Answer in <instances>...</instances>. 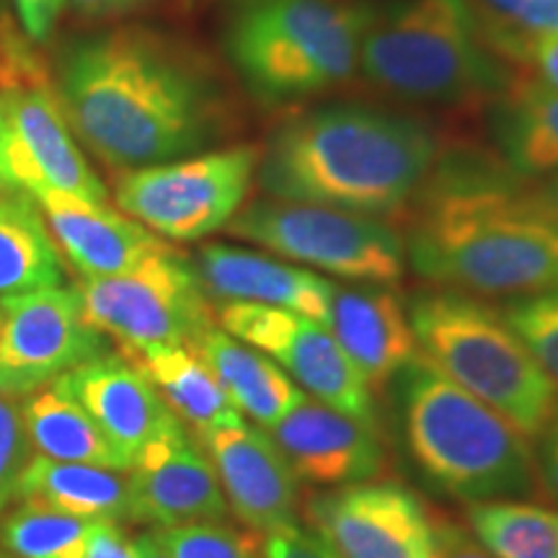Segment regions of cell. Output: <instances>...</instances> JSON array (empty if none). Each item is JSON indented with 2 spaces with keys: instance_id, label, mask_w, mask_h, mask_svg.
I'll use <instances>...</instances> for the list:
<instances>
[{
  "instance_id": "7bdbcfd3",
  "label": "cell",
  "mask_w": 558,
  "mask_h": 558,
  "mask_svg": "<svg viewBox=\"0 0 558 558\" xmlns=\"http://www.w3.org/2000/svg\"><path fill=\"white\" fill-rule=\"evenodd\" d=\"M0 331H3V311H0Z\"/></svg>"
},
{
  "instance_id": "f1b7e54d",
  "label": "cell",
  "mask_w": 558,
  "mask_h": 558,
  "mask_svg": "<svg viewBox=\"0 0 558 558\" xmlns=\"http://www.w3.org/2000/svg\"><path fill=\"white\" fill-rule=\"evenodd\" d=\"M90 527V520L24 501L0 525V543L16 558H86Z\"/></svg>"
},
{
  "instance_id": "f6af8a7d",
  "label": "cell",
  "mask_w": 558,
  "mask_h": 558,
  "mask_svg": "<svg viewBox=\"0 0 558 558\" xmlns=\"http://www.w3.org/2000/svg\"><path fill=\"white\" fill-rule=\"evenodd\" d=\"M0 192H9V190H3V186H0Z\"/></svg>"
},
{
  "instance_id": "e575fe53",
  "label": "cell",
  "mask_w": 558,
  "mask_h": 558,
  "mask_svg": "<svg viewBox=\"0 0 558 558\" xmlns=\"http://www.w3.org/2000/svg\"><path fill=\"white\" fill-rule=\"evenodd\" d=\"M13 19L24 29L32 45H41L58 29V21L65 11L68 0H9Z\"/></svg>"
},
{
  "instance_id": "cb8c5ba5",
  "label": "cell",
  "mask_w": 558,
  "mask_h": 558,
  "mask_svg": "<svg viewBox=\"0 0 558 558\" xmlns=\"http://www.w3.org/2000/svg\"><path fill=\"white\" fill-rule=\"evenodd\" d=\"M81 520H122L130 512V478L99 465L32 458L19 478V497Z\"/></svg>"
},
{
  "instance_id": "4dcf8cb0",
  "label": "cell",
  "mask_w": 558,
  "mask_h": 558,
  "mask_svg": "<svg viewBox=\"0 0 558 558\" xmlns=\"http://www.w3.org/2000/svg\"><path fill=\"white\" fill-rule=\"evenodd\" d=\"M501 316L558 388V290L512 298Z\"/></svg>"
},
{
  "instance_id": "8992f818",
  "label": "cell",
  "mask_w": 558,
  "mask_h": 558,
  "mask_svg": "<svg viewBox=\"0 0 558 558\" xmlns=\"http://www.w3.org/2000/svg\"><path fill=\"white\" fill-rule=\"evenodd\" d=\"M373 0H241L226 52L251 96L290 107L347 83L360 70Z\"/></svg>"
},
{
  "instance_id": "d6a6232c",
  "label": "cell",
  "mask_w": 558,
  "mask_h": 558,
  "mask_svg": "<svg viewBox=\"0 0 558 558\" xmlns=\"http://www.w3.org/2000/svg\"><path fill=\"white\" fill-rule=\"evenodd\" d=\"M32 460L21 399L0 393V512L19 497V478Z\"/></svg>"
},
{
  "instance_id": "484cf974",
  "label": "cell",
  "mask_w": 558,
  "mask_h": 558,
  "mask_svg": "<svg viewBox=\"0 0 558 558\" xmlns=\"http://www.w3.org/2000/svg\"><path fill=\"white\" fill-rule=\"evenodd\" d=\"M148 375L171 414L190 424L197 435L235 427L243 422L220 380L190 347H158L140 354H124Z\"/></svg>"
},
{
  "instance_id": "60d3db41",
  "label": "cell",
  "mask_w": 558,
  "mask_h": 558,
  "mask_svg": "<svg viewBox=\"0 0 558 558\" xmlns=\"http://www.w3.org/2000/svg\"><path fill=\"white\" fill-rule=\"evenodd\" d=\"M530 192H533V199L546 209L550 218L558 220V173L541 181H530Z\"/></svg>"
},
{
  "instance_id": "2e32d148",
  "label": "cell",
  "mask_w": 558,
  "mask_h": 558,
  "mask_svg": "<svg viewBox=\"0 0 558 558\" xmlns=\"http://www.w3.org/2000/svg\"><path fill=\"white\" fill-rule=\"evenodd\" d=\"M269 432L295 478L316 486L365 484L383 476L388 465L378 424L308 396Z\"/></svg>"
},
{
  "instance_id": "f546056e",
  "label": "cell",
  "mask_w": 558,
  "mask_h": 558,
  "mask_svg": "<svg viewBox=\"0 0 558 558\" xmlns=\"http://www.w3.org/2000/svg\"><path fill=\"white\" fill-rule=\"evenodd\" d=\"M481 19H484L486 45L499 60L522 68L527 75L558 90V34L518 29L488 16L486 11H481Z\"/></svg>"
},
{
  "instance_id": "d590c367",
  "label": "cell",
  "mask_w": 558,
  "mask_h": 558,
  "mask_svg": "<svg viewBox=\"0 0 558 558\" xmlns=\"http://www.w3.org/2000/svg\"><path fill=\"white\" fill-rule=\"evenodd\" d=\"M262 558H333L308 530L292 525L262 535Z\"/></svg>"
},
{
  "instance_id": "3957f363",
  "label": "cell",
  "mask_w": 558,
  "mask_h": 558,
  "mask_svg": "<svg viewBox=\"0 0 558 558\" xmlns=\"http://www.w3.org/2000/svg\"><path fill=\"white\" fill-rule=\"evenodd\" d=\"M437 158V137L414 117L367 104H326L271 132L256 179L275 199L380 218L414 202Z\"/></svg>"
},
{
  "instance_id": "7c38bea8",
  "label": "cell",
  "mask_w": 558,
  "mask_h": 558,
  "mask_svg": "<svg viewBox=\"0 0 558 558\" xmlns=\"http://www.w3.org/2000/svg\"><path fill=\"white\" fill-rule=\"evenodd\" d=\"M215 324L275 360L303 393L347 414L375 422L373 390L324 324L303 313L256 303H220Z\"/></svg>"
},
{
  "instance_id": "5bb4252c",
  "label": "cell",
  "mask_w": 558,
  "mask_h": 558,
  "mask_svg": "<svg viewBox=\"0 0 558 558\" xmlns=\"http://www.w3.org/2000/svg\"><path fill=\"white\" fill-rule=\"evenodd\" d=\"M305 522L333 558H435L432 514L393 481L311 494Z\"/></svg>"
},
{
  "instance_id": "ab89813d",
  "label": "cell",
  "mask_w": 558,
  "mask_h": 558,
  "mask_svg": "<svg viewBox=\"0 0 558 558\" xmlns=\"http://www.w3.org/2000/svg\"><path fill=\"white\" fill-rule=\"evenodd\" d=\"M81 16H90V19H99V16H117V13H128L135 11L140 5H145L148 0H68Z\"/></svg>"
},
{
  "instance_id": "52a82bcc",
  "label": "cell",
  "mask_w": 558,
  "mask_h": 558,
  "mask_svg": "<svg viewBox=\"0 0 558 558\" xmlns=\"http://www.w3.org/2000/svg\"><path fill=\"white\" fill-rule=\"evenodd\" d=\"M407 316L418 354L522 437L538 439L556 422L558 388L501 311L445 288L411 298Z\"/></svg>"
},
{
  "instance_id": "9a60e30c",
  "label": "cell",
  "mask_w": 558,
  "mask_h": 558,
  "mask_svg": "<svg viewBox=\"0 0 558 558\" xmlns=\"http://www.w3.org/2000/svg\"><path fill=\"white\" fill-rule=\"evenodd\" d=\"M228 512L218 473L181 418H171L130 469V520L158 527L220 522Z\"/></svg>"
},
{
  "instance_id": "7a4b0ae2",
  "label": "cell",
  "mask_w": 558,
  "mask_h": 558,
  "mask_svg": "<svg viewBox=\"0 0 558 558\" xmlns=\"http://www.w3.org/2000/svg\"><path fill=\"white\" fill-rule=\"evenodd\" d=\"M407 259L448 290L527 298L558 290V220L497 156L437 158L414 197Z\"/></svg>"
},
{
  "instance_id": "6da1fadb",
  "label": "cell",
  "mask_w": 558,
  "mask_h": 558,
  "mask_svg": "<svg viewBox=\"0 0 558 558\" xmlns=\"http://www.w3.org/2000/svg\"><path fill=\"white\" fill-rule=\"evenodd\" d=\"M54 88L73 135L120 171L194 156L233 128L213 65L184 41L143 26L75 39L60 54Z\"/></svg>"
},
{
  "instance_id": "1f68e13d",
  "label": "cell",
  "mask_w": 558,
  "mask_h": 558,
  "mask_svg": "<svg viewBox=\"0 0 558 558\" xmlns=\"http://www.w3.org/2000/svg\"><path fill=\"white\" fill-rule=\"evenodd\" d=\"M153 535L171 558H262V535L239 533L220 522L158 527Z\"/></svg>"
},
{
  "instance_id": "ac0fdd59",
  "label": "cell",
  "mask_w": 558,
  "mask_h": 558,
  "mask_svg": "<svg viewBox=\"0 0 558 558\" xmlns=\"http://www.w3.org/2000/svg\"><path fill=\"white\" fill-rule=\"evenodd\" d=\"M60 378L124 460L128 473L140 450L177 418L148 375L124 354H101Z\"/></svg>"
},
{
  "instance_id": "8d00e7d4",
  "label": "cell",
  "mask_w": 558,
  "mask_h": 558,
  "mask_svg": "<svg viewBox=\"0 0 558 558\" xmlns=\"http://www.w3.org/2000/svg\"><path fill=\"white\" fill-rule=\"evenodd\" d=\"M432 527H435V558H497L458 522L432 514Z\"/></svg>"
},
{
  "instance_id": "ee69618b",
  "label": "cell",
  "mask_w": 558,
  "mask_h": 558,
  "mask_svg": "<svg viewBox=\"0 0 558 558\" xmlns=\"http://www.w3.org/2000/svg\"><path fill=\"white\" fill-rule=\"evenodd\" d=\"M0 11H5V9H3V0H0Z\"/></svg>"
},
{
  "instance_id": "d4e9b609",
  "label": "cell",
  "mask_w": 558,
  "mask_h": 558,
  "mask_svg": "<svg viewBox=\"0 0 558 558\" xmlns=\"http://www.w3.org/2000/svg\"><path fill=\"white\" fill-rule=\"evenodd\" d=\"M21 414L32 450H39L41 458L128 473L124 460L117 456L88 411L75 401L62 378L24 396Z\"/></svg>"
},
{
  "instance_id": "44dd1931",
  "label": "cell",
  "mask_w": 558,
  "mask_h": 558,
  "mask_svg": "<svg viewBox=\"0 0 558 558\" xmlns=\"http://www.w3.org/2000/svg\"><path fill=\"white\" fill-rule=\"evenodd\" d=\"M197 277L207 298L220 303H256L303 313L326 326L331 279L269 254L205 243L197 254Z\"/></svg>"
},
{
  "instance_id": "5b68a950",
  "label": "cell",
  "mask_w": 558,
  "mask_h": 558,
  "mask_svg": "<svg viewBox=\"0 0 558 558\" xmlns=\"http://www.w3.org/2000/svg\"><path fill=\"white\" fill-rule=\"evenodd\" d=\"M407 448L424 478L450 497L497 501L538 488L535 456L505 416L418 357L401 369Z\"/></svg>"
},
{
  "instance_id": "836d02e7",
  "label": "cell",
  "mask_w": 558,
  "mask_h": 558,
  "mask_svg": "<svg viewBox=\"0 0 558 558\" xmlns=\"http://www.w3.org/2000/svg\"><path fill=\"white\" fill-rule=\"evenodd\" d=\"M488 16L527 32L558 34V0H484Z\"/></svg>"
},
{
  "instance_id": "603a6c76",
  "label": "cell",
  "mask_w": 558,
  "mask_h": 558,
  "mask_svg": "<svg viewBox=\"0 0 558 558\" xmlns=\"http://www.w3.org/2000/svg\"><path fill=\"white\" fill-rule=\"evenodd\" d=\"M190 349L213 369L239 414L251 416L262 429L275 427L279 418L305 399L298 383L275 360L233 339L218 324L209 326Z\"/></svg>"
},
{
  "instance_id": "4316f807",
  "label": "cell",
  "mask_w": 558,
  "mask_h": 558,
  "mask_svg": "<svg viewBox=\"0 0 558 558\" xmlns=\"http://www.w3.org/2000/svg\"><path fill=\"white\" fill-rule=\"evenodd\" d=\"M65 284L58 243L37 199L0 192V298Z\"/></svg>"
},
{
  "instance_id": "b9f144b4",
  "label": "cell",
  "mask_w": 558,
  "mask_h": 558,
  "mask_svg": "<svg viewBox=\"0 0 558 558\" xmlns=\"http://www.w3.org/2000/svg\"><path fill=\"white\" fill-rule=\"evenodd\" d=\"M132 546H135V558H171L169 550L160 546L158 538L153 533L140 535Z\"/></svg>"
},
{
  "instance_id": "74e56055",
  "label": "cell",
  "mask_w": 558,
  "mask_h": 558,
  "mask_svg": "<svg viewBox=\"0 0 558 558\" xmlns=\"http://www.w3.org/2000/svg\"><path fill=\"white\" fill-rule=\"evenodd\" d=\"M86 558H135V546L111 520H96L90 527Z\"/></svg>"
},
{
  "instance_id": "4fadbf2b",
  "label": "cell",
  "mask_w": 558,
  "mask_h": 558,
  "mask_svg": "<svg viewBox=\"0 0 558 558\" xmlns=\"http://www.w3.org/2000/svg\"><path fill=\"white\" fill-rule=\"evenodd\" d=\"M0 393L24 396L50 386L83 362L107 354V339L83 316L75 288L0 298Z\"/></svg>"
},
{
  "instance_id": "e0dca14e",
  "label": "cell",
  "mask_w": 558,
  "mask_h": 558,
  "mask_svg": "<svg viewBox=\"0 0 558 558\" xmlns=\"http://www.w3.org/2000/svg\"><path fill=\"white\" fill-rule=\"evenodd\" d=\"M199 442L218 473L226 501L251 533L267 535L298 525L295 473L267 429L241 422L207 432Z\"/></svg>"
},
{
  "instance_id": "9c48e42d",
  "label": "cell",
  "mask_w": 558,
  "mask_h": 558,
  "mask_svg": "<svg viewBox=\"0 0 558 558\" xmlns=\"http://www.w3.org/2000/svg\"><path fill=\"white\" fill-rule=\"evenodd\" d=\"M83 316L124 354L158 347H192L215 313L194 264L163 246L137 267L111 277H81Z\"/></svg>"
},
{
  "instance_id": "ffe728a7",
  "label": "cell",
  "mask_w": 558,
  "mask_h": 558,
  "mask_svg": "<svg viewBox=\"0 0 558 558\" xmlns=\"http://www.w3.org/2000/svg\"><path fill=\"white\" fill-rule=\"evenodd\" d=\"M326 329L360 369L369 390L383 388L418 357L407 308L386 284L331 282Z\"/></svg>"
},
{
  "instance_id": "ba28073f",
  "label": "cell",
  "mask_w": 558,
  "mask_h": 558,
  "mask_svg": "<svg viewBox=\"0 0 558 558\" xmlns=\"http://www.w3.org/2000/svg\"><path fill=\"white\" fill-rule=\"evenodd\" d=\"M226 230L298 267L360 284H393L407 269V246L388 222L349 209L288 199H256Z\"/></svg>"
},
{
  "instance_id": "f35d334b",
  "label": "cell",
  "mask_w": 558,
  "mask_h": 558,
  "mask_svg": "<svg viewBox=\"0 0 558 558\" xmlns=\"http://www.w3.org/2000/svg\"><path fill=\"white\" fill-rule=\"evenodd\" d=\"M535 478H538L543 494L558 507V418L541 435Z\"/></svg>"
},
{
  "instance_id": "277c9868",
  "label": "cell",
  "mask_w": 558,
  "mask_h": 558,
  "mask_svg": "<svg viewBox=\"0 0 558 558\" xmlns=\"http://www.w3.org/2000/svg\"><path fill=\"white\" fill-rule=\"evenodd\" d=\"M362 78L418 107L492 101L512 70L486 45L471 0H388L375 9L360 52Z\"/></svg>"
},
{
  "instance_id": "8fae6325",
  "label": "cell",
  "mask_w": 558,
  "mask_h": 558,
  "mask_svg": "<svg viewBox=\"0 0 558 558\" xmlns=\"http://www.w3.org/2000/svg\"><path fill=\"white\" fill-rule=\"evenodd\" d=\"M0 186L29 197L58 190L109 199L107 184L70 130L47 70L0 86Z\"/></svg>"
},
{
  "instance_id": "30bf717a",
  "label": "cell",
  "mask_w": 558,
  "mask_h": 558,
  "mask_svg": "<svg viewBox=\"0 0 558 558\" xmlns=\"http://www.w3.org/2000/svg\"><path fill=\"white\" fill-rule=\"evenodd\" d=\"M262 150L230 145L117 177L114 202L158 239L199 241L239 215L259 169Z\"/></svg>"
},
{
  "instance_id": "83f0119b",
  "label": "cell",
  "mask_w": 558,
  "mask_h": 558,
  "mask_svg": "<svg viewBox=\"0 0 558 558\" xmlns=\"http://www.w3.org/2000/svg\"><path fill=\"white\" fill-rule=\"evenodd\" d=\"M471 533L497 558H558V509L527 501H476L465 512Z\"/></svg>"
},
{
  "instance_id": "7402d4cb",
  "label": "cell",
  "mask_w": 558,
  "mask_h": 558,
  "mask_svg": "<svg viewBox=\"0 0 558 558\" xmlns=\"http://www.w3.org/2000/svg\"><path fill=\"white\" fill-rule=\"evenodd\" d=\"M497 158L522 181L558 173V90L527 73L509 75L488 109Z\"/></svg>"
},
{
  "instance_id": "d6986e66",
  "label": "cell",
  "mask_w": 558,
  "mask_h": 558,
  "mask_svg": "<svg viewBox=\"0 0 558 558\" xmlns=\"http://www.w3.org/2000/svg\"><path fill=\"white\" fill-rule=\"evenodd\" d=\"M54 243L81 277H111L137 267L166 246L153 230L122 209L78 194L41 190L34 194Z\"/></svg>"
}]
</instances>
